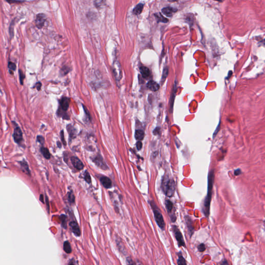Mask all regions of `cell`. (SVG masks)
I'll use <instances>...</instances> for the list:
<instances>
[{"instance_id":"836d02e7","label":"cell","mask_w":265,"mask_h":265,"mask_svg":"<svg viewBox=\"0 0 265 265\" xmlns=\"http://www.w3.org/2000/svg\"><path fill=\"white\" fill-rule=\"evenodd\" d=\"M60 136H61V138L62 143H63V144H64V146H65L66 145V143L65 140L64 139V134L63 130H62L61 131V132H60Z\"/></svg>"},{"instance_id":"3957f363","label":"cell","mask_w":265,"mask_h":265,"mask_svg":"<svg viewBox=\"0 0 265 265\" xmlns=\"http://www.w3.org/2000/svg\"><path fill=\"white\" fill-rule=\"evenodd\" d=\"M70 99L67 97H62L60 100L59 107L57 111V115L64 119L69 120V117L66 113L69 109Z\"/></svg>"},{"instance_id":"277c9868","label":"cell","mask_w":265,"mask_h":265,"mask_svg":"<svg viewBox=\"0 0 265 265\" xmlns=\"http://www.w3.org/2000/svg\"><path fill=\"white\" fill-rule=\"evenodd\" d=\"M150 204L151 207L154 213L155 220L156 223L162 230H164L165 228V223L164 220L163 215L161 213V211L158 208L154 201H152L150 202Z\"/></svg>"},{"instance_id":"ba28073f","label":"cell","mask_w":265,"mask_h":265,"mask_svg":"<svg viewBox=\"0 0 265 265\" xmlns=\"http://www.w3.org/2000/svg\"><path fill=\"white\" fill-rule=\"evenodd\" d=\"M93 161L99 167L101 168L102 169L107 170V169H108V167L107 165L105 163V162L102 156H101V155H98L97 156L95 157L94 159H93Z\"/></svg>"},{"instance_id":"7402d4cb","label":"cell","mask_w":265,"mask_h":265,"mask_svg":"<svg viewBox=\"0 0 265 265\" xmlns=\"http://www.w3.org/2000/svg\"><path fill=\"white\" fill-rule=\"evenodd\" d=\"M63 249H64V251L66 252V253H71V244H70L69 241L64 242V245H63Z\"/></svg>"},{"instance_id":"d590c367","label":"cell","mask_w":265,"mask_h":265,"mask_svg":"<svg viewBox=\"0 0 265 265\" xmlns=\"http://www.w3.org/2000/svg\"><path fill=\"white\" fill-rule=\"evenodd\" d=\"M83 107L84 111H85V114H86V115H87V116L88 118L90 120H91V117L90 113H89V111H88V109H87V108H86V107H85V106L84 105H83Z\"/></svg>"},{"instance_id":"d4e9b609","label":"cell","mask_w":265,"mask_h":265,"mask_svg":"<svg viewBox=\"0 0 265 265\" xmlns=\"http://www.w3.org/2000/svg\"><path fill=\"white\" fill-rule=\"evenodd\" d=\"M168 68L167 67H166L163 69V74L162 76V79H161V81L163 83L165 81L166 79L167 78V77L168 76Z\"/></svg>"},{"instance_id":"d6986e66","label":"cell","mask_w":265,"mask_h":265,"mask_svg":"<svg viewBox=\"0 0 265 265\" xmlns=\"http://www.w3.org/2000/svg\"><path fill=\"white\" fill-rule=\"evenodd\" d=\"M144 130H136L135 134V137L138 140H142L144 139Z\"/></svg>"},{"instance_id":"30bf717a","label":"cell","mask_w":265,"mask_h":265,"mask_svg":"<svg viewBox=\"0 0 265 265\" xmlns=\"http://www.w3.org/2000/svg\"><path fill=\"white\" fill-rule=\"evenodd\" d=\"M71 161L74 167L77 170L81 171L83 170L84 168V165L83 162L80 159H78L76 156H72L71 158Z\"/></svg>"},{"instance_id":"603a6c76","label":"cell","mask_w":265,"mask_h":265,"mask_svg":"<svg viewBox=\"0 0 265 265\" xmlns=\"http://www.w3.org/2000/svg\"><path fill=\"white\" fill-rule=\"evenodd\" d=\"M178 257H179V258H178L177 261V264L178 265H187L186 261L185 260L184 257H183L181 252H179V253L178 254Z\"/></svg>"},{"instance_id":"cb8c5ba5","label":"cell","mask_w":265,"mask_h":265,"mask_svg":"<svg viewBox=\"0 0 265 265\" xmlns=\"http://www.w3.org/2000/svg\"><path fill=\"white\" fill-rule=\"evenodd\" d=\"M60 220L61 222L62 226L63 227L64 229H66L67 228V225H66L67 220H66V215H64V214L61 215V216H60Z\"/></svg>"},{"instance_id":"83f0119b","label":"cell","mask_w":265,"mask_h":265,"mask_svg":"<svg viewBox=\"0 0 265 265\" xmlns=\"http://www.w3.org/2000/svg\"><path fill=\"white\" fill-rule=\"evenodd\" d=\"M69 71H70V69L69 67H68L67 66H63L61 69L60 73L61 74L62 76H65V75H66V74L69 73Z\"/></svg>"},{"instance_id":"44dd1931","label":"cell","mask_w":265,"mask_h":265,"mask_svg":"<svg viewBox=\"0 0 265 265\" xmlns=\"http://www.w3.org/2000/svg\"><path fill=\"white\" fill-rule=\"evenodd\" d=\"M165 204L166 208L167 209V212L169 213H171L172 212L173 207V203L171 200H169L168 199H166L165 201Z\"/></svg>"},{"instance_id":"52a82bcc","label":"cell","mask_w":265,"mask_h":265,"mask_svg":"<svg viewBox=\"0 0 265 265\" xmlns=\"http://www.w3.org/2000/svg\"><path fill=\"white\" fill-rule=\"evenodd\" d=\"M13 138L15 142L18 144H20L23 140L22 132L20 128L18 126H16L15 128L13 134Z\"/></svg>"},{"instance_id":"e575fe53","label":"cell","mask_w":265,"mask_h":265,"mask_svg":"<svg viewBox=\"0 0 265 265\" xmlns=\"http://www.w3.org/2000/svg\"><path fill=\"white\" fill-rule=\"evenodd\" d=\"M198 250L199 252H204L205 250H206V248H205V246L204 244H200L199 246H198Z\"/></svg>"},{"instance_id":"2e32d148","label":"cell","mask_w":265,"mask_h":265,"mask_svg":"<svg viewBox=\"0 0 265 265\" xmlns=\"http://www.w3.org/2000/svg\"><path fill=\"white\" fill-rule=\"evenodd\" d=\"M144 8V4L140 3L135 6L133 10V14L136 15H138L142 12Z\"/></svg>"},{"instance_id":"ffe728a7","label":"cell","mask_w":265,"mask_h":265,"mask_svg":"<svg viewBox=\"0 0 265 265\" xmlns=\"http://www.w3.org/2000/svg\"><path fill=\"white\" fill-rule=\"evenodd\" d=\"M66 128L69 132L71 138L72 139V138L75 137V135H76V131L73 126L71 125H69V126H67Z\"/></svg>"},{"instance_id":"60d3db41","label":"cell","mask_w":265,"mask_h":265,"mask_svg":"<svg viewBox=\"0 0 265 265\" xmlns=\"http://www.w3.org/2000/svg\"><path fill=\"white\" fill-rule=\"evenodd\" d=\"M46 203H47V205L48 206V211H49V201H48V199L47 197L46 196Z\"/></svg>"},{"instance_id":"5b68a950","label":"cell","mask_w":265,"mask_h":265,"mask_svg":"<svg viewBox=\"0 0 265 265\" xmlns=\"http://www.w3.org/2000/svg\"><path fill=\"white\" fill-rule=\"evenodd\" d=\"M113 72L114 76L117 81H119L122 78V72L121 69V65L118 61H115L113 63Z\"/></svg>"},{"instance_id":"7bdbcfd3","label":"cell","mask_w":265,"mask_h":265,"mask_svg":"<svg viewBox=\"0 0 265 265\" xmlns=\"http://www.w3.org/2000/svg\"><path fill=\"white\" fill-rule=\"evenodd\" d=\"M169 2H176L178 0H168Z\"/></svg>"},{"instance_id":"7c38bea8","label":"cell","mask_w":265,"mask_h":265,"mask_svg":"<svg viewBox=\"0 0 265 265\" xmlns=\"http://www.w3.org/2000/svg\"><path fill=\"white\" fill-rule=\"evenodd\" d=\"M99 180L103 186L106 189H109L112 187V181L109 178L106 176H103L100 178Z\"/></svg>"},{"instance_id":"1f68e13d","label":"cell","mask_w":265,"mask_h":265,"mask_svg":"<svg viewBox=\"0 0 265 265\" xmlns=\"http://www.w3.org/2000/svg\"><path fill=\"white\" fill-rule=\"evenodd\" d=\"M8 69H10V71H15L16 69V64L12 62H9L8 64Z\"/></svg>"},{"instance_id":"ac0fdd59","label":"cell","mask_w":265,"mask_h":265,"mask_svg":"<svg viewBox=\"0 0 265 265\" xmlns=\"http://www.w3.org/2000/svg\"><path fill=\"white\" fill-rule=\"evenodd\" d=\"M40 152L42 153V154H43V156L46 159H47V160L50 159L51 154L50 153L49 150L47 148L44 147H41Z\"/></svg>"},{"instance_id":"ab89813d","label":"cell","mask_w":265,"mask_h":265,"mask_svg":"<svg viewBox=\"0 0 265 265\" xmlns=\"http://www.w3.org/2000/svg\"><path fill=\"white\" fill-rule=\"evenodd\" d=\"M43 195L41 194L40 195V201H42V203L44 204V199H43Z\"/></svg>"},{"instance_id":"4316f807","label":"cell","mask_w":265,"mask_h":265,"mask_svg":"<svg viewBox=\"0 0 265 265\" xmlns=\"http://www.w3.org/2000/svg\"><path fill=\"white\" fill-rule=\"evenodd\" d=\"M106 2V0H95V6L96 8H100L104 5Z\"/></svg>"},{"instance_id":"f35d334b","label":"cell","mask_w":265,"mask_h":265,"mask_svg":"<svg viewBox=\"0 0 265 265\" xmlns=\"http://www.w3.org/2000/svg\"><path fill=\"white\" fill-rule=\"evenodd\" d=\"M240 173H241V171L240 169H237L236 171H234V175H239L240 174Z\"/></svg>"},{"instance_id":"d6a6232c","label":"cell","mask_w":265,"mask_h":265,"mask_svg":"<svg viewBox=\"0 0 265 265\" xmlns=\"http://www.w3.org/2000/svg\"><path fill=\"white\" fill-rule=\"evenodd\" d=\"M36 141H37V142L40 143V144H42V145H44V143H45L44 138L43 137V136H37Z\"/></svg>"},{"instance_id":"9c48e42d","label":"cell","mask_w":265,"mask_h":265,"mask_svg":"<svg viewBox=\"0 0 265 265\" xmlns=\"http://www.w3.org/2000/svg\"><path fill=\"white\" fill-rule=\"evenodd\" d=\"M46 22V17L43 14H39L37 15L36 19V25L38 28H42L45 26Z\"/></svg>"},{"instance_id":"8992f818","label":"cell","mask_w":265,"mask_h":265,"mask_svg":"<svg viewBox=\"0 0 265 265\" xmlns=\"http://www.w3.org/2000/svg\"><path fill=\"white\" fill-rule=\"evenodd\" d=\"M173 234H175L176 240L177 241L178 243L179 244V246H185V242L180 230L178 228V227L176 226H173Z\"/></svg>"},{"instance_id":"4fadbf2b","label":"cell","mask_w":265,"mask_h":265,"mask_svg":"<svg viewBox=\"0 0 265 265\" xmlns=\"http://www.w3.org/2000/svg\"><path fill=\"white\" fill-rule=\"evenodd\" d=\"M177 11V9L171 7H165L162 10L163 14L164 15H165L166 16L169 17L173 16V15Z\"/></svg>"},{"instance_id":"8fae6325","label":"cell","mask_w":265,"mask_h":265,"mask_svg":"<svg viewBox=\"0 0 265 265\" xmlns=\"http://www.w3.org/2000/svg\"><path fill=\"white\" fill-rule=\"evenodd\" d=\"M69 225L75 235L77 237H79L81 234L80 230L78 224L75 221H71V222L69 223Z\"/></svg>"},{"instance_id":"e0dca14e","label":"cell","mask_w":265,"mask_h":265,"mask_svg":"<svg viewBox=\"0 0 265 265\" xmlns=\"http://www.w3.org/2000/svg\"><path fill=\"white\" fill-rule=\"evenodd\" d=\"M20 165L22 166V171H24V173H26L28 175H30V171L28 168V164L27 163L26 161H22L20 162Z\"/></svg>"},{"instance_id":"b9f144b4","label":"cell","mask_w":265,"mask_h":265,"mask_svg":"<svg viewBox=\"0 0 265 265\" xmlns=\"http://www.w3.org/2000/svg\"><path fill=\"white\" fill-rule=\"evenodd\" d=\"M57 144H58V147H59L60 148H61V144H60V142H57Z\"/></svg>"},{"instance_id":"74e56055","label":"cell","mask_w":265,"mask_h":265,"mask_svg":"<svg viewBox=\"0 0 265 265\" xmlns=\"http://www.w3.org/2000/svg\"><path fill=\"white\" fill-rule=\"evenodd\" d=\"M142 142H138L136 144V147H137V149L138 150H141L142 148Z\"/></svg>"},{"instance_id":"5bb4252c","label":"cell","mask_w":265,"mask_h":265,"mask_svg":"<svg viewBox=\"0 0 265 265\" xmlns=\"http://www.w3.org/2000/svg\"><path fill=\"white\" fill-rule=\"evenodd\" d=\"M147 87L149 90H151L153 92L158 91L160 89V85L159 84L153 80L148 81V83H147Z\"/></svg>"},{"instance_id":"f546056e","label":"cell","mask_w":265,"mask_h":265,"mask_svg":"<svg viewBox=\"0 0 265 265\" xmlns=\"http://www.w3.org/2000/svg\"><path fill=\"white\" fill-rule=\"evenodd\" d=\"M75 197L74 196L73 192L71 191V192H69V195H68V200L69 201V203H71V204L74 203L75 200Z\"/></svg>"},{"instance_id":"6da1fadb","label":"cell","mask_w":265,"mask_h":265,"mask_svg":"<svg viewBox=\"0 0 265 265\" xmlns=\"http://www.w3.org/2000/svg\"><path fill=\"white\" fill-rule=\"evenodd\" d=\"M214 177V171H211L209 173L208 180V192L207 196L205 198L204 201V207L203 211L204 214L206 217H208L210 214V207L211 197L212 194V189H213V180Z\"/></svg>"},{"instance_id":"8d00e7d4","label":"cell","mask_w":265,"mask_h":265,"mask_svg":"<svg viewBox=\"0 0 265 265\" xmlns=\"http://www.w3.org/2000/svg\"><path fill=\"white\" fill-rule=\"evenodd\" d=\"M42 83H40V82H38V83H36L35 85V86H34L33 88H34L36 87V89H37V90H38V91H40L41 87H42Z\"/></svg>"},{"instance_id":"484cf974","label":"cell","mask_w":265,"mask_h":265,"mask_svg":"<svg viewBox=\"0 0 265 265\" xmlns=\"http://www.w3.org/2000/svg\"><path fill=\"white\" fill-rule=\"evenodd\" d=\"M155 17H156L157 20L159 22L166 23V22H168V19H166L165 17H164L161 14L155 15Z\"/></svg>"},{"instance_id":"f1b7e54d","label":"cell","mask_w":265,"mask_h":265,"mask_svg":"<svg viewBox=\"0 0 265 265\" xmlns=\"http://www.w3.org/2000/svg\"><path fill=\"white\" fill-rule=\"evenodd\" d=\"M83 178H84V179L85 180V181L87 182L88 183H89V184L91 182V177H90V174H89V173H88V171H85V173H84Z\"/></svg>"},{"instance_id":"4dcf8cb0","label":"cell","mask_w":265,"mask_h":265,"mask_svg":"<svg viewBox=\"0 0 265 265\" xmlns=\"http://www.w3.org/2000/svg\"><path fill=\"white\" fill-rule=\"evenodd\" d=\"M19 75L20 83H21L22 85H24V79L25 78V75H24V73L22 72V70H20V69L19 70Z\"/></svg>"},{"instance_id":"7a4b0ae2","label":"cell","mask_w":265,"mask_h":265,"mask_svg":"<svg viewBox=\"0 0 265 265\" xmlns=\"http://www.w3.org/2000/svg\"><path fill=\"white\" fill-rule=\"evenodd\" d=\"M161 189L166 196H173L176 191L175 181L168 176H164L161 183Z\"/></svg>"},{"instance_id":"ee69618b","label":"cell","mask_w":265,"mask_h":265,"mask_svg":"<svg viewBox=\"0 0 265 265\" xmlns=\"http://www.w3.org/2000/svg\"><path fill=\"white\" fill-rule=\"evenodd\" d=\"M214 1H219V2H223L224 0H214Z\"/></svg>"},{"instance_id":"9a60e30c","label":"cell","mask_w":265,"mask_h":265,"mask_svg":"<svg viewBox=\"0 0 265 265\" xmlns=\"http://www.w3.org/2000/svg\"><path fill=\"white\" fill-rule=\"evenodd\" d=\"M140 71L142 75L143 78L145 79L149 78L151 75L150 71L148 67L145 66H142L140 68Z\"/></svg>"}]
</instances>
